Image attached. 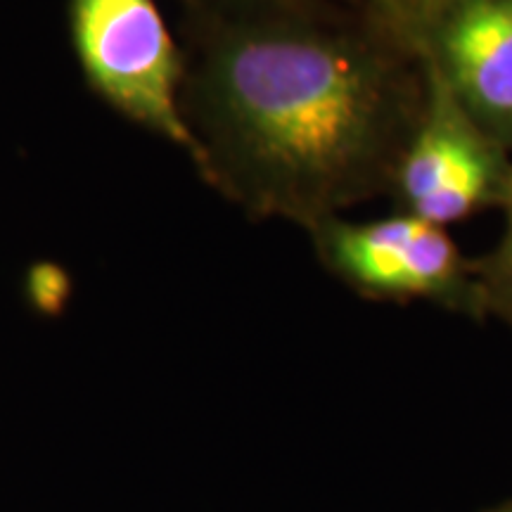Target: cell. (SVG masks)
Here are the masks:
<instances>
[{"label": "cell", "mask_w": 512, "mask_h": 512, "mask_svg": "<svg viewBox=\"0 0 512 512\" xmlns=\"http://www.w3.org/2000/svg\"><path fill=\"white\" fill-rule=\"evenodd\" d=\"M422 102L420 55L302 0L216 15L181 88L202 176L309 230L389 192Z\"/></svg>", "instance_id": "1"}, {"label": "cell", "mask_w": 512, "mask_h": 512, "mask_svg": "<svg viewBox=\"0 0 512 512\" xmlns=\"http://www.w3.org/2000/svg\"><path fill=\"white\" fill-rule=\"evenodd\" d=\"M72 36L95 91L197 166L181 105L183 62L155 0H72Z\"/></svg>", "instance_id": "2"}, {"label": "cell", "mask_w": 512, "mask_h": 512, "mask_svg": "<svg viewBox=\"0 0 512 512\" xmlns=\"http://www.w3.org/2000/svg\"><path fill=\"white\" fill-rule=\"evenodd\" d=\"M425 102L396 164L389 192L396 211L437 226L501 207L512 181V155L465 110L427 57Z\"/></svg>", "instance_id": "3"}, {"label": "cell", "mask_w": 512, "mask_h": 512, "mask_svg": "<svg viewBox=\"0 0 512 512\" xmlns=\"http://www.w3.org/2000/svg\"><path fill=\"white\" fill-rule=\"evenodd\" d=\"M311 238L318 259L358 292L482 306L472 259L437 223L406 211L373 221L332 216L311 228Z\"/></svg>", "instance_id": "4"}, {"label": "cell", "mask_w": 512, "mask_h": 512, "mask_svg": "<svg viewBox=\"0 0 512 512\" xmlns=\"http://www.w3.org/2000/svg\"><path fill=\"white\" fill-rule=\"evenodd\" d=\"M422 57L437 64L465 110L512 155V0H460Z\"/></svg>", "instance_id": "5"}, {"label": "cell", "mask_w": 512, "mask_h": 512, "mask_svg": "<svg viewBox=\"0 0 512 512\" xmlns=\"http://www.w3.org/2000/svg\"><path fill=\"white\" fill-rule=\"evenodd\" d=\"M460 0H361V12L422 57L432 31Z\"/></svg>", "instance_id": "6"}, {"label": "cell", "mask_w": 512, "mask_h": 512, "mask_svg": "<svg viewBox=\"0 0 512 512\" xmlns=\"http://www.w3.org/2000/svg\"><path fill=\"white\" fill-rule=\"evenodd\" d=\"M501 207L505 211L501 240L489 254L472 261V266H475L482 306H494V309L512 318V181Z\"/></svg>", "instance_id": "7"}, {"label": "cell", "mask_w": 512, "mask_h": 512, "mask_svg": "<svg viewBox=\"0 0 512 512\" xmlns=\"http://www.w3.org/2000/svg\"><path fill=\"white\" fill-rule=\"evenodd\" d=\"M214 3H219V5H226V12H233V10H249V8H261V5L287 3V0H214Z\"/></svg>", "instance_id": "8"}]
</instances>
